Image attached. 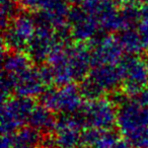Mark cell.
<instances>
[{"label":"cell","instance_id":"6da1fadb","mask_svg":"<svg viewBox=\"0 0 148 148\" xmlns=\"http://www.w3.org/2000/svg\"><path fill=\"white\" fill-rule=\"evenodd\" d=\"M123 85L119 66L99 65L93 66L86 78L79 85V90L83 99L95 101L103 97L106 92H113Z\"/></svg>","mask_w":148,"mask_h":148},{"label":"cell","instance_id":"7a4b0ae2","mask_svg":"<svg viewBox=\"0 0 148 148\" xmlns=\"http://www.w3.org/2000/svg\"><path fill=\"white\" fill-rule=\"evenodd\" d=\"M76 115L87 129L106 131L113 130L117 125V110L113 101L105 97L87 101Z\"/></svg>","mask_w":148,"mask_h":148},{"label":"cell","instance_id":"3957f363","mask_svg":"<svg viewBox=\"0 0 148 148\" xmlns=\"http://www.w3.org/2000/svg\"><path fill=\"white\" fill-rule=\"evenodd\" d=\"M82 99L79 86L73 83L50 88L41 95L42 105L53 113H61L65 116L78 114L83 106Z\"/></svg>","mask_w":148,"mask_h":148},{"label":"cell","instance_id":"277c9868","mask_svg":"<svg viewBox=\"0 0 148 148\" xmlns=\"http://www.w3.org/2000/svg\"><path fill=\"white\" fill-rule=\"evenodd\" d=\"M123 78V89L135 97L148 86V67L145 60L136 55H124L117 64Z\"/></svg>","mask_w":148,"mask_h":148},{"label":"cell","instance_id":"5b68a950","mask_svg":"<svg viewBox=\"0 0 148 148\" xmlns=\"http://www.w3.org/2000/svg\"><path fill=\"white\" fill-rule=\"evenodd\" d=\"M36 105L32 99L12 97L3 101L1 110V132L2 135H12L27 123Z\"/></svg>","mask_w":148,"mask_h":148},{"label":"cell","instance_id":"8992f818","mask_svg":"<svg viewBox=\"0 0 148 148\" xmlns=\"http://www.w3.org/2000/svg\"><path fill=\"white\" fill-rule=\"evenodd\" d=\"M37 31L34 16L17 15L4 29L3 41L9 51L25 52L27 50Z\"/></svg>","mask_w":148,"mask_h":148},{"label":"cell","instance_id":"52a82bcc","mask_svg":"<svg viewBox=\"0 0 148 148\" xmlns=\"http://www.w3.org/2000/svg\"><path fill=\"white\" fill-rule=\"evenodd\" d=\"M117 126L124 136L148 127V107L141 105L135 99L120 101L117 110Z\"/></svg>","mask_w":148,"mask_h":148},{"label":"cell","instance_id":"ba28073f","mask_svg":"<svg viewBox=\"0 0 148 148\" xmlns=\"http://www.w3.org/2000/svg\"><path fill=\"white\" fill-rule=\"evenodd\" d=\"M70 36L78 43L93 41L97 38V33L101 29L95 18L85 12L81 6H74L70 9L67 17Z\"/></svg>","mask_w":148,"mask_h":148},{"label":"cell","instance_id":"9c48e42d","mask_svg":"<svg viewBox=\"0 0 148 148\" xmlns=\"http://www.w3.org/2000/svg\"><path fill=\"white\" fill-rule=\"evenodd\" d=\"M77 115L65 116L57 120L55 129V135L53 137V144L57 148H76L81 143V132L82 128Z\"/></svg>","mask_w":148,"mask_h":148},{"label":"cell","instance_id":"30bf717a","mask_svg":"<svg viewBox=\"0 0 148 148\" xmlns=\"http://www.w3.org/2000/svg\"><path fill=\"white\" fill-rule=\"evenodd\" d=\"M90 47L93 66L116 65L123 57V48L118 37L107 35L93 40Z\"/></svg>","mask_w":148,"mask_h":148},{"label":"cell","instance_id":"8fae6325","mask_svg":"<svg viewBox=\"0 0 148 148\" xmlns=\"http://www.w3.org/2000/svg\"><path fill=\"white\" fill-rule=\"evenodd\" d=\"M9 76L12 78L14 83L13 93H15L16 97L32 99L42 95L45 92V87L47 85L43 79L40 68L32 67L18 76Z\"/></svg>","mask_w":148,"mask_h":148},{"label":"cell","instance_id":"7c38bea8","mask_svg":"<svg viewBox=\"0 0 148 148\" xmlns=\"http://www.w3.org/2000/svg\"><path fill=\"white\" fill-rule=\"evenodd\" d=\"M119 142V136L113 130L87 129L81 134L80 144L84 148H115Z\"/></svg>","mask_w":148,"mask_h":148},{"label":"cell","instance_id":"4fadbf2b","mask_svg":"<svg viewBox=\"0 0 148 148\" xmlns=\"http://www.w3.org/2000/svg\"><path fill=\"white\" fill-rule=\"evenodd\" d=\"M32 60L25 52L9 51L3 54V73L18 76L32 68Z\"/></svg>","mask_w":148,"mask_h":148},{"label":"cell","instance_id":"5bb4252c","mask_svg":"<svg viewBox=\"0 0 148 148\" xmlns=\"http://www.w3.org/2000/svg\"><path fill=\"white\" fill-rule=\"evenodd\" d=\"M29 126L42 132H48L55 129L57 119H55L53 112L45 106H36L29 118Z\"/></svg>","mask_w":148,"mask_h":148},{"label":"cell","instance_id":"9a60e30c","mask_svg":"<svg viewBox=\"0 0 148 148\" xmlns=\"http://www.w3.org/2000/svg\"><path fill=\"white\" fill-rule=\"evenodd\" d=\"M118 39L123 48V51L126 52V54L128 55L138 56L143 50H145L138 29H136L135 27H129L124 29L119 33Z\"/></svg>","mask_w":148,"mask_h":148},{"label":"cell","instance_id":"2e32d148","mask_svg":"<svg viewBox=\"0 0 148 148\" xmlns=\"http://www.w3.org/2000/svg\"><path fill=\"white\" fill-rule=\"evenodd\" d=\"M14 148H38L43 142L42 133L34 128L23 127L13 134Z\"/></svg>","mask_w":148,"mask_h":148},{"label":"cell","instance_id":"e0dca14e","mask_svg":"<svg viewBox=\"0 0 148 148\" xmlns=\"http://www.w3.org/2000/svg\"><path fill=\"white\" fill-rule=\"evenodd\" d=\"M17 6L16 0H1V25L3 29L16 17Z\"/></svg>","mask_w":148,"mask_h":148},{"label":"cell","instance_id":"ac0fdd59","mask_svg":"<svg viewBox=\"0 0 148 148\" xmlns=\"http://www.w3.org/2000/svg\"><path fill=\"white\" fill-rule=\"evenodd\" d=\"M125 139L133 148H148V127L128 134Z\"/></svg>","mask_w":148,"mask_h":148},{"label":"cell","instance_id":"d6986e66","mask_svg":"<svg viewBox=\"0 0 148 148\" xmlns=\"http://www.w3.org/2000/svg\"><path fill=\"white\" fill-rule=\"evenodd\" d=\"M138 31H139V34L142 38L145 50H148V23H141L140 21L139 27H138Z\"/></svg>","mask_w":148,"mask_h":148},{"label":"cell","instance_id":"ffe728a7","mask_svg":"<svg viewBox=\"0 0 148 148\" xmlns=\"http://www.w3.org/2000/svg\"><path fill=\"white\" fill-rule=\"evenodd\" d=\"M1 148H14V141L12 135H2L1 138Z\"/></svg>","mask_w":148,"mask_h":148},{"label":"cell","instance_id":"44dd1931","mask_svg":"<svg viewBox=\"0 0 148 148\" xmlns=\"http://www.w3.org/2000/svg\"><path fill=\"white\" fill-rule=\"evenodd\" d=\"M133 99H135L136 101H137L138 103H141V105L148 107V86L145 87V88H144L137 97H133Z\"/></svg>","mask_w":148,"mask_h":148},{"label":"cell","instance_id":"7402d4cb","mask_svg":"<svg viewBox=\"0 0 148 148\" xmlns=\"http://www.w3.org/2000/svg\"><path fill=\"white\" fill-rule=\"evenodd\" d=\"M140 16H141V23H148V2L143 3L140 10Z\"/></svg>","mask_w":148,"mask_h":148},{"label":"cell","instance_id":"603a6c76","mask_svg":"<svg viewBox=\"0 0 148 148\" xmlns=\"http://www.w3.org/2000/svg\"><path fill=\"white\" fill-rule=\"evenodd\" d=\"M115 148H133L127 141H120Z\"/></svg>","mask_w":148,"mask_h":148},{"label":"cell","instance_id":"cb8c5ba5","mask_svg":"<svg viewBox=\"0 0 148 148\" xmlns=\"http://www.w3.org/2000/svg\"><path fill=\"white\" fill-rule=\"evenodd\" d=\"M66 1L70 4H73L74 6H79V5L81 6V4L84 2L85 0H66Z\"/></svg>","mask_w":148,"mask_h":148},{"label":"cell","instance_id":"d4e9b609","mask_svg":"<svg viewBox=\"0 0 148 148\" xmlns=\"http://www.w3.org/2000/svg\"><path fill=\"white\" fill-rule=\"evenodd\" d=\"M114 2L116 3V4H121L122 6H123L124 4H126V3H128L129 1H131V0H113Z\"/></svg>","mask_w":148,"mask_h":148},{"label":"cell","instance_id":"484cf974","mask_svg":"<svg viewBox=\"0 0 148 148\" xmlns=\"http://www.w3.org/2000/svg\"><path fill=\"white\" fill-rule=\"evenodd\" d=\"M139 2H142V3H146V2H148V0H138Z\"/></svg>","mask_w":148,"mask_h":148},{"label":"cell","instance_id":"4316f807","mask_svg":"<svg viewBox=\"0 0 148 148\" xmlns=\"http://www.w3.org/2000/svg\"><path fill=\"white\" fill-rule=\"evenodd\" d=\"M43 148H56V147H53V146H45V147Z\"/></svg>","mask_w":148,"mask_h":148},{"label":"cell","instance_id":"83f0119b","mask_svg":"<svg viewBox=\"0 0 148 148\" xmlns=\"http://www.w3.org/2000/svg\"><path fill=\"white\" fill-rule=\"evenodd\" d=\"M83 148H84V147H83Z\"/></svg>","mask_w":148,"mask_h":148}]
</instances>
